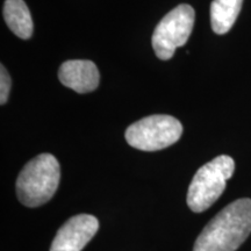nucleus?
<instances>
[{
    "mask_svg": "<svg viewBox=\"0 0 251 251\" xmlns=\"http://www.w3.org/2000/svg\"><path fill=\"white\" fill-rule=\"evenodd\" d=\"M251 233V199L235 200L213 218L198 236L193 251H236Z\"/></svg>",
    "mask_w": 251,
    "mask_h": 251,
    "instance_id": "obj_1",
    "label": "nucleus"
},
{
    "mask_svg": "<svg viewBox=\"0 0 251 251\" xmlns=\"http://www.w3.org/2000/svg\"><path fill=\"white\" fill-rule=\"evenodd\" d=\"M61 179V168L55 156L41 153L30 159L17 179L18 199L27 207H39L48 202Z\"/></svg>",
    "mask_w": 251,
    "mask_h": 251,
    "instance_id": "obj_2",
    "label": "nucleus"
},
{
    "mask_svg": "<svg viewBox=\"0 0 251 251\" xmlns=\"http://www.w3.org/2000/svg\"><path fill=\"white\" fill-rule=\"evenodd\" d=\"M235 171L231 157L221 155L201 166L194 175L187 192V206L194 213L208 209L224 193Z\"/></svg>",
    "mask_w": 251,
    "mask_h": 251,
    "instance_id": "obj_3",
    "label": "nucleus"
},
{
    "mask_svg": "<svg viewBox=\"0 0 251 251\" xmlns=\"http://www.w3.org/2000/svg\"><path fill=\"white\" fill-rule=\"evenodd\" d=\"M183 134L180 121L165 114L143 118L126 130V141L135 149L157 151L177 142Z\"/></svg>",
    "mask_w": 251,
    "mask_h": 251,
    "instance_id": "obj_4",
    "label": "nucleus"
},
{
    "mask_svg": "<svg viewBox=\"0 0 251 251\" xmlns=\"http://www.w3.org/2000/svg\"><path fill=\"white\" fill-rule=\"evenodd\" d=\"M196 13L187 4L178 5L159 21L152 34V48L157 57L168 61L176 49L183 47L192 33Z\"/></svg>",
    "mask_w": 251,
    "mask_h": 251,
    "instance_id": "obj_5",
    "label": "nucleus"
},
{
    "mask_svg": "<svg viewBox=\"0 0 251 251\" xmlns=\"http://www.w3.org/2000/svg\"><path fill=\"white\" fill-rule=\"evenodd\" d=\"M99 229L96 216L79 214L72 216L58 229L50 251H81Z\"/></svg>",
    "mask_w": 251,
    "mask_h": 251,
    "instance_id": "obj_6",
    "label": "nucleus"
},
{
    "mask_svg": "<svg viewBox=\"0 0 251 251\" xmlns=\"http://www.w3.org/2000/svg\"><path fill=\"white\" fill-rule=\"evenodd\" d=\"M61 83L78 93L92 92L98 87L100 75L97 65L87 59L64 62L58 70Z\"/></svg>",
    "mask_w": 251,
    "mask_h": 251,
    "instance_id": "obj_7",
    "label": "nucleus"
},
{
    "mask_svg": "<svg viewBox=\"0 0 251 251\" xmlns=\"http://www.w3.org/2000/svg\"><path fill=\"white\" fill-rule=\"evenodd\" d=\"M2 13L9 29L18 37L28 40L33 35V19L24 0H5Z\"/></svg>",
    "mask_w": 251,
    "mask_h": 251,
    "instance_id": "obj_8",
    "label": "nucleus"
},
{
    "mask_svg": "<svg viewBox=\"0 0 251 251\" xmlns=\"http://www.w3.org/2000/svg\"><path fill=\"white\" fill-rule=\"evenodd\" d=\"M243 0H213L211 25L215 34L224 35L231 29L240 14Z\"/></svg>",
    "mask_w": 251,
    "mask_h": 251,
    "instance_id": "obj_9",
    "label": "nucleus"
},
{
    "mask_svg": "<svg viewBox=\"0 0 251 251\" xmlns=\"http://www.w3.org/2000/svg\"><path fill=\"white\" fill-rule=\"evenodd\" d=\"M1 72H0V103L4 105L7 101L9 91H11V77H9L7 70H6L4 65L1 64Z\"/></svg>",
    "mask_w": 251,
    "mask_h": 251,
    "instance_id": "obj_10",
    "label": "nucleus"
}]
</instances>
